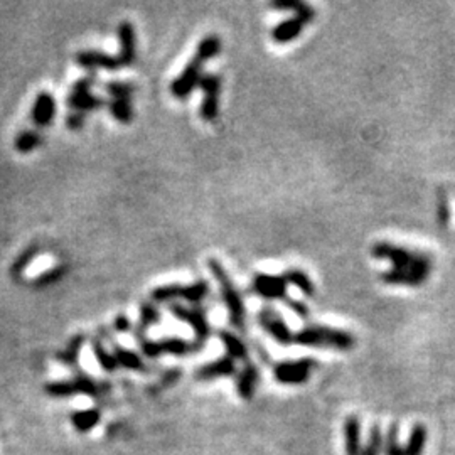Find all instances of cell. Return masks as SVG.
<instances>
[{"label":"cell","mask_w":455,"mask_h":455,"mask_svg":"<svg viewBox=\"0 0 455 455\" xmlns=\"http://www.w3.org/2000/svg\"><path fill=\"white\" fill-rule=\"evenodd\" d=\"M371 255L391 263V268L381 275L386 285L421 286L432 275L433 256L427 251L410 250L390 242H378L371 248Z\"/></svg>","instance_id":"cell-1"},{"label":"cell","mask_w":455,"mask_h":455,"mask_svg":"<svg viewBox=\"0 0 455 455\" xmlns=\"http://www.w3.org/2000/svg\"><path fill=\"white\" fill-rule=\"evenodd\" d=\"M221 51V39L216 34H209V36L202 37L197 44L196 53L191 62H187V66L184 67L174 81L171 83V95L176 100H187L191 96V93L199 88V81L202 78V66L209 61V59L216 58Z\"/></svg>","instance_id":"cell-2"},{"label":"cell","mask_w":455,"mask_h":455,"mask_svg":"<svg viewBox=\"0 0 455 455\" xmlns=\"http://www.w3.org/2000/svg\"><path fill=\"white\" fill-rule=\"evenodd\" d=\"M294 343L307 348H331L337 351H349L354 348V336L341 329L327 326H307L301 332L294 334Z\"/></svg>","instance_id":"cell-3"},{"label":"cell","mask_w":455,"mask_h":455,"mask_svg":"<svg viewBox=\"0 0 455 455\" xmlns=\"http://www.w3.org/2000/svg\"><path fill=\"white\" fill-rule=\"evenodd\" d=\"M208 267L213 273V277L216 278L219 284V290H221V298L225 302L228 309V317H230V322L233 324L236 329L243 331L244 329V320H246V310H244V302L239 295L238 289H236L231 277L228 275L226 268L223 267V263L216 258L208 260Z\"/></svg>","instance_id":"cell-4"},{"label":"cell","mask_w":455,"mask_h":455,"mask_svg":"<svg viewBox=\"0 0 455 455\" xmlns=\"http://www.w3.org/2000/svg\"><path fill=\"white\" fill-rule=\"evenodd\" d=\"M46 393L53 398H70L74 395H86L91 398H96L101 393H107L110 385H100L95 379L84 373H78V376L71 381H54L46 385Z\"/></svg>","instance_id":"cell-5"},{"label":"cell","mask_w":455,"mask_h":455,"mask_svg":"<svg viewBox=\"0 0 455 455\" xmlns=\"http://www.w3.org/2000/svg\"><path fill=\"white\" fill-rule=\"evenodd\" d=\"M171 314L174 315L176 319L183 320V322L192 327L194 336H196V339H194L192 343L194 352H197L201 348H204V344L208 343L211 336V327L206 310L202 309V307H184L180 305V303H172Z\"/></svg>","instance_id":"cell-6"},{"label":"cell","mask_w":455,"mask_h":455,"mask_svg":"<svg viewBox=\"0 0 455 455\" xmlns=\"http://www.w3.org/2000/svg\"><path fill=\"white\" fill-rule=\"evenodd\" d=\"M317 368V361L303 357L298 361L278 362L273 368L275 379L282 385H302L310 378L312 371Z\"/></svg>","instance_id":"cell-7"},{"label":"cell","mask_w":455,"mask_h":455,"mask_svg":"<svg viewBox=\"0 0 455 455\" xmlns=\"http://www.w3.org/2000/svg\"><path fill=\"white\" fill-rule=\"evenodd\" d=\"M199 88L204 93L201 101L199 117L204 121L216 120L219 115V95H221V76L219 74H202Z\"/></svg>","instance_id":"cell-8"},{"label":"cell","mask_w":455,"mask_h":455,"mask_svg":"<svg viewBox=\"0 0 455 455\" xmlns=\"http://www.w3.org/2000/svg\"><path fill=\"white\" fill-rule=\"evenodd\" d=\"M286 280L284 275H268V273H256L251 282V292L265 301H285Z\"/></svg>","instance_id":"cell-9"},{"label":"cell","mask_w":455,"mask_h":455,"mask_svg":"<svg viewBox=\"0 0 455 455\" xmlns=\"http://www.w3.org/2000/svg\"><path fill=\"white\" fill-rule=\"evenodd\" d=\"M258 322L261 329H263L268 336H272V339L277 341L278 344L289 345L294 343V332L286 326L285 320L280 317V314H277L272 307H263V309L260 310Z\"/></svg>","instance_id":"cell-10"},{"label":"cell","mask_w":455,"mask_h":455,"mask_svg":"<svg viewBox=\"0 0 455 455\" xmlns=\"http://www.w3.org/2000/svg\"><path fill=\"white\" fill-rule=\"evenodd\" d=\"M118 46H120V51H118V61H120V66H130L133 65L135 59H137V32H135V27L132 22L128 20H124V22L118 24Z\"/></svg>","instance_id":"cell-11"},{"label":"cell","mask_w":455,"mask_h":455,"mask_svg":"<svg viewBox=\"0 0 455 455\" xmlns=\"http://www.w3.org/2000/svg\"><path fill=\"white\" fill-rule=\"evenodd\" d=\"M56 117V100L49 91H41L32 105L31 118L37 128H46Z\"/></svg>","instance_id":"cell-12"},{"label":"cell","mask_w":455,"mask_h":455,"mask_svg":"<svg viewBox=\"0 0 455 455\" xmlns=\"http://www.w3.org/2000/svg\"><path fill=\"white\" fill-rule=\"evenodd\" d=\"M76 62L81 67H86V70L117 71L121 67L117 56L101 53V51H79L76 54Z\"/></svg>","instance_id":"cell-13"},{"label":"cell","mask_w":455,"mask_h":455,"mask_svg":"<svg viewBox=\"0 0 455 455\" xmlns=\"http://www.w3.org/2000/svg\"><path fill=\"white\" fill-rule=\"evenodd\" d=\"M236 373V364L231 357H221V360L211 361L208 364H204L202 368L197 369L196 378L199 381H213V379L231 376Z\"/></svg>","instance_id":"cell-14"},{"label":"cell","mask_w":455,"mask_h":455,"mask_svg":"<svg viewBox=\"0 0 455 455\" xmlns=\"http://www.w3.org/2000/svg\"><path fill=\"white\" fill-rule=\"evenodd\" d=\"M303 25L305 22L298 19V17H290V19L282 20L278 22L275 27L272 29V39L277 42V44H289L294 39H297L303 31Z\"/></svg>","instance_id":"cell-15"},{"label":"cell","mask_w":455,"mask_h":455,"mask_svg":"<svg viewBox=\"0 0 455 455\" xmlns=\"http://www.w3.org/2000/svg\"><path fill=\"white\" fill-rule=\"evenodd\" d=\"M258 369L251 362H246L242 373H239L238 379H236V388H238V395L242 398L248 400L255 395L256 385H258Z\"/></svg>","instance_id":"cell-16"},{"label":"cell","mask_w":455,"mask_h":455,"mask_svg":"<svg viewBox=\"0 0 455 455\" xmlns=\"http://www.w3.org/2000/svg\"><path fill=\"white\" fill-rule=\"evenodd\" d=\"M345 438V454L360 455L361 454V427L357 416H349L344 425Z\"/></svg>","instance_id":"cell-17"},{"label":"cell","mask_w":455,"mask_h":455,"mask_svg":"<svg viewBox=\"0 0 455 455\" xmlns=\"http://www.w3.org/2000/svg\"><path fill=\"white\" fill-rule=\"evenodd\" d=\"M66 103L70 105V108L73 112H79V113H86V112H93V110H98L101 105H103V100L98 98V96L91 95L90 93H73L67 96Z\"/></svg>","instance_id":"cell-18"},{"label":"cell","mask_w":455,"mask_h":455,"mask_svg":"<svg viewBox=\"0 0 455 455\" xmlns=\"http://www.w3.org/2000/svg\"><path fill=\"white\" fill-rule=\"evenodd\" d=\"M86 341V336L84 334H78L74 336L73 339L67 343V345L62 351H59L56 354V360L61 362L62 366H70V368H74L79 361V354H81V348Z\"/></svg>","instance_id":"cell-19"},{"label":"cell","mask_w":455,"mask_h":455,"mask_svg":"<svg viewBox=\"0 0 455 455\" xmlns=\"http://www.w3.org/2000/svg\"><path fill=\"white\" fill-rule=\"evenodd\" d=\"M219 339H221L223 345H225L228 357H231L233 361L246 360V357H248V348H246V344H244L238 336H235L233 332L219 331Z\"/></svg>","instance_id":"cell-20"},{"label":"cell","mask_w":455,"mask_h":455,"mask_svg":"<svg viewBox=\"0 0 455 455\" xmlns=\"http://www.w3.org/2000/svg\"><path fill=\"white\" fill-rule=\"evenodd\" d=\"M100 418H101L100 410L90 408V410L74 411L73 415H71V423H73V427L78 430L79 433H86L100 423Z\"/></svg>","instance_id":"cell-21"},{"label":"cell","mask_w":455,"mask_h":455,"mask_svg":"<svg viewBox=\"0 0 455 455\" xmlns=\"http://www.w3.org/2000/svg\"><path fill=\"white\" fill-rule=\"evenodd\" d=\"M285 280L286 284L297 286L301 292L305 295V297H314L315 294V286H314V282L310 280V277L307 275L305 272L301 268H290L285 272Z\"/></svg>","instance_id":"cell-22"},{"label":"cell","mask_w":455,"mask_h":455,"mask_svg":"<svg viewBox=\"0 0 455 455\" xmlns=\"http://www.w3.org/2000/svg\"><path fill=\"white\" fill-rule=\"evenodd\" d=\"M113 356H115L117 364L121 366V368L130 369V371H147L142 357L138 356L137 352L130 351V349L115 345V348H113Z\"/></svg>","instance_id":"cell-23"},{"label":"cell","mask_w":455,"mask_h":455,"mask_svg":"<svg viewBox=\"0 0 455 455\" xmlns=\"http://www.w3.org/2000/svg\"><path fill=\"white\" fill-rule=\"evenodd\" d=\"M42 143V135L37 130H22L15 137V150L20 154H31Z\"/></svg>","instance_id":"cell-24"},{"label":"cell","mask_w":455,"mask_h":455,"mask_svg":"<svg viewBox=\"0 0 455 455\" xmlns=\"http://www.w3.org/2000/svg\"><path fill=\"white\" fill-rule=\"evenodd\" d=\"M39 255V246L37 244H32V246H29L27 250H24L20 253L19 256H17V260L12 263L11 267V277L15 278V280H19L20 277L24 275V272L27 270L29 265L32 263L34 258Z\"/></svg>","instance_id":"cell-25"},{"label":"cell","mask_w":455,"mask_h":455,"mask_svg":"<svg viewBox=\"0 0 455 455\" xmlns=\"http://www.w3.org/2000/svg\"><path fill=\"white\" fill-rule=\"evenodd\" d=\"M162 354H171V356H185V354L194 352L192 344H189L187 341L180 339V337H166V339L159 341Z\"/></svg>","instance_id":"cell-26"},{"label":"cell","mask_w":455,"mask_h":455,"mask_svg":"<svg viewBox=\"0 0 455 455\" xmlns=\"http://www.w3.org/2000/svg\"><path fill=\"white\" fill-rule=\"evenodd\" d=\"M208 295H209V284H208V282H206V280H196L194 284L184 285L183 301L197 305V303H201L206 297H208Z\"/></svg>","instance_id":"cell-27"},{"label":"cell","mask_w":455,"mask_h":455,"mask_svg":"<svg viewBox=\"0 0 455 455\" xmlns=\"http://www.w3.org/2000/svg\"><path fill=\"white\" fill-rule=\"evenodd\" d=\"M91 348H93V354H95L96 361H98L101 369L107 371V373H113V371L118 368L115 356H113L112 352L107 351V348H105L103 343H101L100 339H93Z\"/></svg>","instance_id":"cell-28"},{"label":"cell","mask_w":455,"mask_h":455,"mask_svg":"<svg viewBox=\"0 0 455 455\" xmlns=\"http://www.w3.org/2000/svg\"><path fill=\"white\" fill-rule=\"evenodd\" d=\"M183 290L184 285L179 284H169V285H162L157 286V289L152 290V301L159 302V303H167V302H174L177 298H183Z\"/></svg>","instance_id":"cell-29"},{"label":"cell","mask_w":455,"mask_h":455,"mask_svg":"<svg viewBox=\"0 0 455 455\" xmlns=\"http://www.w3.org/2000/svg\"><path fill=\"white\" fill-rule=\"evenodd\" d=\"M110 113L118 124L128 125L133 120V108L130 100H112L108 105Z\"/></svg>","instance_id":"cell-30"},{"label":"cell","mask_w":455,"mask_h":455,"mask_svg":"<svg viewBox=\"0 0 455 455\" xmlns=\"http://www.w3.org/2000/svg\"><path fill=\"white\" fill-rule=\"evenodd\" d=\"M427 442V428L423 425H415L411 430V435L408 438V444L404 447L407 455H421Z\"/></svg>","instance_id":"cell-31"},{"label":"cell","mask_w":455,"mask_h":455,"mask_svg":"<svg viewBox=\"0 0 455 455\" xmlns=\"http://www.w3.org/2000/svg\"><path fill=\"white\" fill-rule=\"evenodd\" d=\"M65 275H66V267L65 265H58V267L51 268L48 272L41 273L37 278H34V286H37V289H44V286L54 285L58 284V282Z\"/></svg>","instance_id":"cell-32"},{"label":"cell","mask_w":455,"mask_h":455,"mask_svg":"<svg viewBox=\"0 0 455 455\" xmlns=\"http://www.w3.org/2000/svg\"><path fill=\"white\" fill-rule=\"evenodd\" d=\"M107 91L108 95L112 96L113 100H130L132 101V96H133V84L126 83V81H112L108 83L107 86Z\"/></svg>","instance_id":"cell-33"},{"label":"cell","mask_w":455,"mask_h":455,"mask_svg":"<svg viewBox=\"0 0 455 455\" xmlns=\"http://www.w3.org/2000/svg\"><path fill=\"white\" fill-rule=\"evenodd\" d=\"M159 320H160V312L157 307L150 302H143L140 305V329L142 331L155 326Z\"/></svg>","instance_id":"cell-34"},{"label":"cell","mask_w":455,"mask_h":455,"mask_svg":"<svg viewBox=\"0 0 455 455\" xmlns=\"http://www.w3.org/2000/svg\"><path fill=\"white\" fill-rule=\"evenodd\" d=\"M135 336H137L138 345H140L142 352L145 354V356L159 357L160 354H162V349H160L159 341H152V339H149V337H145V334H143V331L140 327L135 329Z\"/></svg>","instance_id":"cell-35"},{"label":"cell","mask_w":455,"mask_h":455,"mask_svg":"<svg viewBox=\"0 0 455 455\" xmlns=\"http://www.w3.org/2000/svg\"><path fill=\"white\" fill-rule=\"evenodd\" d=\"M437 219L438 225L445 228L450 221V204L449 197H447V192L440 191L438 192V204H437Z\"/></svg>","instance_id":"cell-36"},{"label":"cell","mask_w":455,"mask_h":455,"mask_svg":"<svg viewBox=\"0 0 455 455\" xmlns=\"http://www.w3.org/2000/svg\"><path fill=\"white\" fill-rule=\"evenodd\" d=\"M379 450H381V433H379V427L374 425L373 430H371L369 444L364 449H361L360 455H379Z\"/></svg>","instance_id":"cell-37"},{"label":"cell","mask_w":455,"mask_h":455,"mask_svg":"<svg viewBox=\"0 0 455 455\" xmlns=\"http://www.w3.org/2000/svg\"><path fill=\"white\" fill-rule=\"evenodd\" d=\"M386 455H407L404 447L398 444V435H396V427H391L386 438Z\"/></svg>","instance_id":"cell-38"},{"label":"cell","mask_w":455,"mask_h":455,"mask_svg":"<svg viewBox=\"0 0 455 455\" xmlns=\"http://www.w3.org/2000/svg\"><path fill=\"white\" fill-rule=\"evenodd\" d=\"M284 302L286 303V307H289L290 310L295 312V314L298 315V317H302V319H307V317H309L310 310H309V307H307L305 303H303V302H301V301H295V298H290V297H286Z\"/></svg>","instance_id":"cell-39"},{"label":"cell","mask_w":455,"mask_h":455,"mask_svg":"<svg viewBox=\"0 0 455 455\" xmlns=\"http://www.w3.org/2000/svg\"><path fill=\"white\" fill-rule=\"evenodd\" d=\"M93 84H95V76H84L73 84V93H90Z\"/></svg>","instance_id":"cell-40"},{"label":"cell","mask_w":455,"mask_h":455,"mask_svg":"<svg viewBox=\"0 0 455 455\" xmlns=\"http://www.w3.org/2000/svg\"><path fill=\"white\" fill-rule=\"evenodd\" d=\"M84 125V113L73 112L71 115L66 117V126L70 130H79Z\"/></svg>","instance_id":"cell-41"},{"label":"cell","mask_w":455,"mask_h":455,"mask_svg":"<svg viewBox=\"0 0 455 455\" xmlns=\"http://www.w3.org/2000/svg\"><path fill=\"white\" fill-rule=\"evenodd\" d=\"M113 329H115L117 332H128L130 329H132V322H130V319L126 317V315H118L115 319V322H113Z\"/></svg>","instance_id":"cell-42"}]
</instances>
